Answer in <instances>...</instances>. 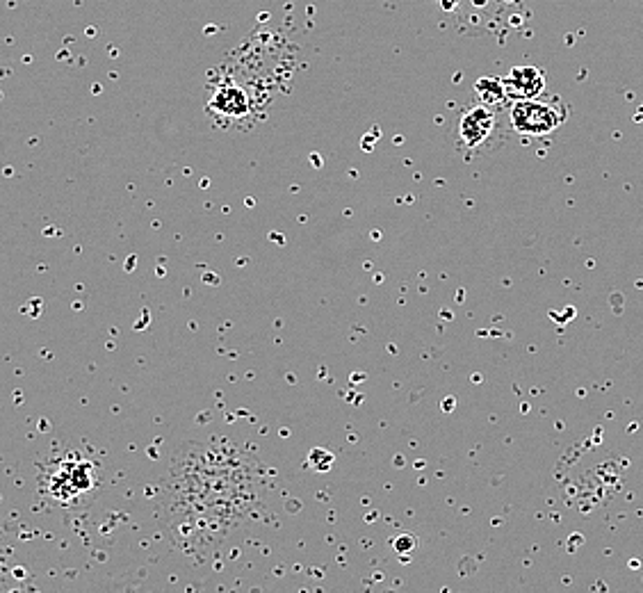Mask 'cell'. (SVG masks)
Wrapping results in <instances>:
<instances>
[{"label": "cell", "mask_w": 643, "mask_h": 593, "mask_svg": "<svg viewBox=\"0 0 643 593\" xmlns=\"http://www.w3.org/2000/svg\"><path fill=\"white\" fill-rule=\"evenodd\" d=\"M99 486V466L76 454L51 463L42 477V491L55 505H76Z\"/></svg>", "instance_id": "6da1fadb"}, {"label": "cell", "mask_w": 643, "mask_h": 593, "mask_svg": "<svg viewBox=\"0 0 643 593\" xmlns=\"http://www.w3.org/2000/svg\"><path fill=\"white\" fill-rule=\"evenodd\" d=\"M495 137H500V108L477 101L466 105L454 121V144L466 156L488 151Z\"/></svg>", "instance_id": "7a4b0ae2"}, {"label": "cell", "mask_w": 643, "mask_h": 593, "mask_svg": "<svg viewBox=\"0 0 643 593\" xmlns=\"http://www.w3.org/2000/svg\"><path fill=\"white\" fill-rule=\"evenodd\" d=\"M568 105L559 99H523L509 105L511 131L525 137H543L555 133L568 119Z\"/></svg>", "instance_id": "3957f363"}, {"label": "cell", "mask_w": 643, "mask_h": 593, "mask_svg": "<svg viewBox=\"0 0 643 593\" xmlns=\"http://www.w3.org/2000/svg\"><path fill=\"white\" fill-rule=\"evenodd\" d=\"M208 110L219 119L238 121L251 112V99L238 83H219L210 96Z\"/></svg>", "instance_id": "277c9868"}, {"label": "cell", "mask_w": 643, "mask_h": 593, "mask_svg": "<svg viewBox=\"0 0 643 593\" xmlns=\"http://www.w3.org/2000/svg\"><path fill=\"white\" fill-rule=\"evenodd\" d=\"M502 80L504 87H507L509 101L539 99L545 92V85H548L543 69L534 67V64H520V67L511 69Z\"/></svg>", "instance_id": "5b68a950"}, {"label": "cell", "mask_w": 643, "mask_h": 593, "mask_svg": "<svg viewBox=\"0 0 643 593\" xmlns=\"http://www.w3.org/2000/svg\"><path fill=\"white\" fill-rule=\"evenodd\" d=\"M475 94L479 101L491 105V108H504L509 103V94L502 78H479L475 83Z\"/></svg>", "instance_id": "8992f818"}, {"label": "cell", "mask_w": 643, "mask_h": 593, "mask_svg": "<svg viewBox=\"0 0 643 593\" xmlns=\"http://www.w3.org/2000/svg\"><path fill=\"white\" fill-rule=\"evenodd\" d=\"M461 0H441V7L445 12H454L459 7Z\"/></svg>", "instance_id": "52a82bcc"}]
</instances>
